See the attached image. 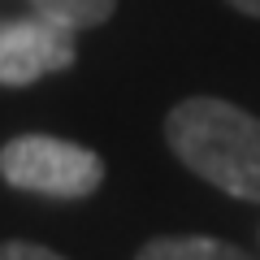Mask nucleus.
<instances>
[{
	"label": "nucleus",
	"mask_w": 260,
	"mask_h": 260,
	"mask_svg": "<svg viewBox=\"0 0 260 260\" xmlns=\"http://www.w3.org/2000/svg\"><path fill=\"white\" fill-rule=\"evenodd\" d=\"M74 30L44 13L0 22V87H26L44 74H61L74 65Z\"/></svg>",
	"instance_id": "nucleus-3"
},
{
	"label": "nucleus",
	"mask_w": 260,
	"mask_h": 260,
	"mask_svg": "<svg viewBox=\"0 0 260 260\" xmlns=\"http://www.w3.org/2000/svg\"><path fill=\"white\" fill-rule=\"evenodd\" d=\"M139 260H251L243 247L225 239H208V234H169V239H152L139 251Z\"/></svg>",
	"instance_id": "nucleus-4"
},
{
	"label": "nucleus",
	"mask_w": 260,
	"mask_h": 260,
	"mask_svg": "<svg viewBox=\"0 0 260 260\" xmlns=\"http://www.w3.org/2000/svg\"><path fill=\"white\" fill-rule=\"evenodd\" d=\"M30 5H35V13H44V18L61 22V26H70V30L100 26V22H109L113 9H117V0H30Z\"/></svg>",
	"instance_id": "nucleus-5"
},
{
	"label": "nucleus",
	"mask_w": 260,
	"mask_h": 260,
	"mask_svg": "<svg viewBox=\"0 0 260 260\" xmlns=\"http://www.w3.org/2000/svg\"><path fill=\"white\" fill-rule=\"evenodd\" d=\"M0 260H65V256H56V251L39 247V243L9 239V243H0Z\"/></svg>",
	"instance_id": "nucleus-6"
},
{
	"label": "nucleus",
	"mask_w": 260,
	"mask_h": 260,
	"mask_svg": "<svg viewBox=\"0 0 260 260\" xmlns=\"http://www.w3.org/2000/svg\"><path fill=\"white\" fill-rule=\"evenodd\" d=\"M165 139L191 174L234 200L260 204V117L217 95H191L169 109Z\"/></svg>",
	"instance_id": "nucleus-1"
},
{
	"label": "nucleus",
	"mask_w": 260,
	"mask_h": 260,
	"mask_svg": "<svg viewBox=\"0 0 260 260\" xmlns=\"http://www.w3.org/2000/svg\"><path fill=\"white\" fill-rule=\"evenodd\" d=\"M0 178L48 200H87L104 182V160L56 135H18L0 148Z\"/></svg>",
	"instance_id": "nucleus-2"
},
{
	"label": "nucleus",
	"mask_w": 260,
	"mask_h": 260,
	"mask_svg": "<svg viewBox=\"0 0 260 260\" xmlns=\"http://www.w3.org/2000/svg\"><path fill=\"white\" fill-rule=\"evenodd\" d=\"M225 5H234V9L247 13V18H260V0H225Z\"/></svg>",
	"instance_id": "nucleus-7"
}]
</instances>
